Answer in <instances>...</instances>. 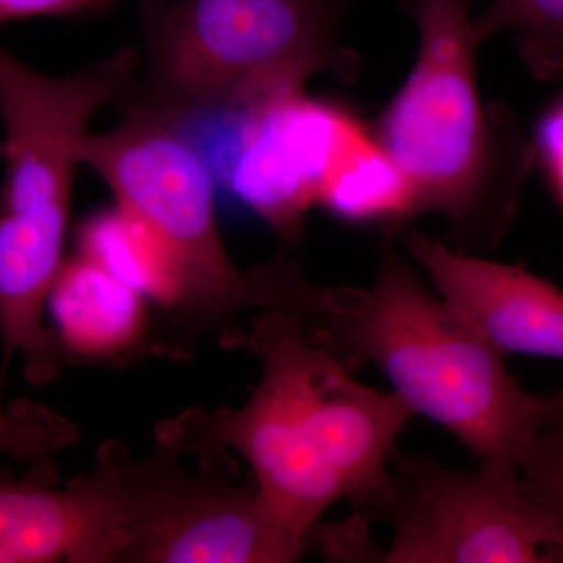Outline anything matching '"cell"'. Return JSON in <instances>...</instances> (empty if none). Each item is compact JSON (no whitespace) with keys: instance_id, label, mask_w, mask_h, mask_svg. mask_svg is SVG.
Masks as SVG:
<instances>
[{"instance_id":"8","label":"cell","mask_w":563,"mask_h":563,"mask_svg":"<svg viewBox=\"0 0 563 563\" xmlns=\"http://www.w3.org/2000/svg\"><path fill=\"white\" fill-rule=\"evenodd\" d=\"M166 444L144 457L143 515L122 562L287 563L307 543L282 521L254 481L233 483L228 451L202 454V473L185 472Z\"/></svg>"},{"instance_id":"14","label":"cell","mask_w":563,"mask_h":563,"mask_svg":"<svg viewBox=\"0 0 563 563\" xmlns=\"http://www.w3.org/2000/svg\"><path fill=\"white\" fill-rule=\"evenodd\" d=\"M476 29L481 41L512 32L537 79L563 76V0H490Z\"/></svg>"},{"instance_id":"9","label":"cell","mask_w":563,"mask_h":563,"mask_svg":"<svg viewBox=\"0 0 563 563\" xmlns=\"http://www.w3.org/2000/svg\"><path fill=\"white\" fill-rule=\"evenodd\" d=\"M20 483L0 484V563H117L140 523L139 463L110 440L96 466L65 487L49 459Z\"/></svg>"},{"instance_id":"13","label":"cell","mask_w":563,"mask_h":563,"mask_svg":"<svg viewBox=\"0 0 563 563\" xmlns=\"http://www.w3.org/2000/svg\"><path fill=\"white\" fill-rule=\"evenodd\" d=\"M317 206L354 224L402 232L415 218L413 190L376 136L355 121L343 136L318 188Z\"/></svg>"},{"instance_id":"15","label":"cell","mask_w":563,"mask_h":563,"mask_svg":"<svg viewBox=\"0 0 563 563\" xmlns=\"http://www.w3.org/2000/svg\"><path fill=\"white\" fill-rule=\"evenodd\" d=\"M520 476L563 543V390L542 398L539 429L521 462Z\"/></svg>"},{"instance_id":"17","label":"cell","mask_w":563,"mask_h":563,"mask_svg":"<svg viewBox=\"0 0 563 563\" xmlns=\"http://www.w3.org/2000/svg\"><path fill=\"white\" fill-rule=\"evenodd\" d=\"M533 151L542 163L551 190L563 207V99L540 120Z\"/></svg>"},{"instance_id":"2","label":"cell","mask_w":563,"mask_h":563,"mask_svg":"<svg viewBox=\"0 0 563 563\" xmlns=\"http://www.w3.org/2000/svg\"><path fill=\"white\" fill-rule=\"evenodd\" d=\"M103 133H88L81 165L101 177L118 209L150 246L157 272L146 351L187 361L207 339L242 346L250 312H329L342 290L312 284L276 261L243 272L224 246L209 165L190 128L166 118L122 113Z\"/></svg>"},{"instance_id":"1","label":"cell","mask_w":563,"mask_h":563,"mask_svg":"<svg viewBox=\"0 0 563 563\" xmlns=\"http://www.w3.org/2000/svg\"><path fill=\"white\" fill-rule=\"evenodd\" d=\"M242 346L262 365L250 399L239 409L185 410L158 424L157 442L181 454H239L274 512L309 544L333 504L357 499L383 476L415 413L396 393L355 380L314 342L306 314L257 313Z\"/></svg>"},{"instance_id":"12","label":"cell","mask_w":563,"mask_h":563,"mask_svg":"<svg viewBox=\"0 0 563 563\" xmlns=\"http://www.w3.org/2000/svg\"><path fill=\"white\" fill-rule=\"evenodd\" d=\"M47 303L68 363L111 361L135 354L139 347L146 351L151 302L80 252L63 262Z\"/></svg>"},{"instance_id":"16","label":"cell","mask_w":563,"mask_h":563,"mask_svg":"<svg viewBox=\"0 0 563 563\" xmlns=\"http://www.w3.org/2000/svg\"><path fill=\"white\" fill-rule=\"evenodd\" d=\"M79 429L69 418L29 398L0 407V455L38 462L79 440Z\"/></svg>"},{"instance_id":"11","label":"cell","mask_w":563,"mask_h":563,"mask_svg":"<svg viewBox=\"0 0 563 563\" xmlns=\"http://www.w3.org/2000/svg\"><path fill=\"white\" fill-rule=\"evenodd\" d=\"M402 244L446 306L495 350L563 361V291L551 282L421 232L402 233Z\"/></svg>"},{"instance_id":"4","label":"cell","mask_w":563,"mask_h":563,"mask_svg":"<svg viewBox=\"0 0 563 563\" xmlns=\"http://www.w3.org/2000/svg\"><path fill=\"white\" fill-rule=\"evenodd\" d=\"M473 2L406 0L420 52L376 132L412 187L415 218L442 213L455 250L468 254L501 242L536 162L510 111L481 102Z\"/></svg>"},{"instance_id":"10","label":"cell","mask_w":563,"mask_h":563,"mask_svg":"<svg viewBox=\"0 0 563 563\" xmlns=\"http://www.w3.org/2000/svg\"><path fill=\"white\" fill-rule=\"evenodd\" d=\"M229 179L233 191L279 233L295 243L306 211L317 206L318 188L340 141L357 118L325 102L290 92L232 113Z\"/></svg>"},{"instance_id":"5","label":"cell","mask_w":563,"mask_h":563,"mask_svg":"<svg viewBox=\"0 0 563 563\" xmlns=\"http://www.w3.org/2000/svg\"><path fill=\"white\" fill-rule=\"evenodd\" d=\"M306 320L314 342L351 372L376 366L415 415L442 426L479 465L520 472L542 398L526 391L506 355L433 296L390 246L369 290H344L332 310Z\"/></svg>"},{"instance_id":"7","label":"cell","mask_w":563,"mask_h":563,"mask_svg":"<svg viewBox=\"0 0 563 563\" xmlns=\"http://www.w3.org/2000/svg\"><path fill=\"white\" fill-rule=\"evenodd\" d=\"M354 501L391 526L383 562H563L561 536L517 470L461 472L396 450L383 476Z\"/></svg>"},{"instance_id":"6","label":"cell","mask_w":563,"mask_h":563,"mask_svg":"<svg viewBox=\"0 0 563 563\" xmlns=\"http://www.w3.org/2000/svg\"><path fill=\"white\" fill-rule=\"evenodd\" d=\"M344 9L346 0H143V49L118 106L191 125L303 91L321 70L350 77Z\"/></svg>"},{"instance_id":"18","label":"cell","mask_w":563,"mask_h":563,"mask_svg":"<svg viewBox=\"0 0 563 563\" xmlns=\"http://www.w3.org/2000/svg\"><path fill=\"white\" fill-rule=\"evenodd\" d=\"M113 0H0V22L40 16H85L111 10Z\"/></svg>"},{"instance_id":"3","label":"cell","mask_w":563,"mask_h":563,"mask_svg":"<svg viewBox=\"0 0 563 563\" xmlns=\"http://www.w3.org/2000/svg\"><path fill=\"white\" fill-rule=\"evenodd\" d=\"M136 66L139 51L124 47L51 77L0 46V342L7 358L21 354L35 387L57 380L66 365L43 313L65 262L81 144L95 114L131 88Z\"/></svg>"}]
</instances>
